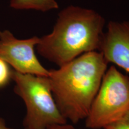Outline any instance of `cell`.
Wrapping results in <instances>:
<instances>
[{
    "label": "cell",
    "mask_w": 129,
    "mask_h": 129,
    "mask_svg": "<svg viewBox=\"0 0 129 129\" xmlns=\"http://www.w3.org/2000/svg\"><path fill=\"white\" fill-rule=\"evenodd\" d=\"M12 80L15 83L14 93L22 98L26 108L23 129H46L68 123L56 104L48 77L13 71Z\"/></svg>",
    "instance_id": "3957f363"
},
{
    "label": "cell",
    "mask_w": 129,
    "mask_h": 129,
    "mask_svg": "<svg viewBox=\"0 0 129 129\" xmlns=\"http://www.w3.org/2000/svg\"><path fill=\"white\" fill-rule=\"evenodd\" d=\"M46 129H77V128H75L73 125L67 123V124H64L53 125V126L48 127V128Z\"/></svg>",
    "instance_id": "30bf717a"
},
{
    "label": "cell",
    "mask_w": 129,
    "mask_h": 129,
    "mask_svg": "<svg viewBox=\"0 0 129 129\" xmlns=\"http://www.w3.org/2000/svg\"><path fill=\"white\" fill-rule=\"evenodd\" d=\"M108 63L99 51L82 54L57 69L49 70L51 92L67 121L85 120L98 92Z\"/></svg>",
    "instance_id": "6da1fadb"
},
{
    "label": "cell",
    "mask_w": 129,
    "mask_h": 129,
    "mask_svg": "<svg viewBox=\"0 0 129 129\" xmlns=\"http://www.w3.org/2000/svg\"><path fill=\"white\" fill-rule=\"evenodd\" d=\"M40 39L34 36L19 40L9 30L0 32V59L12 66L16 72L48 77L49 70L42 65L35 53L34 47Z\"/></svg>",
    "instance_id": "5b68a950"
},
{
    "label": "cell",
    "mask_w": 129,
    "mask_h": 129,
    "mask_svg": "<svg viewBox=\"0 0 129 129\" xmlns=\"http://www.w3.org/2000/svg\"><path fill=\"white\" fill-rule=\"evenodd\" d=\"M10 7L17 10H35L46 12L59 7L56 0H10Z\"/></svg>",
    "instance_id": "52a82bcc"
},
{
    "label": "cell",
    "mask_w": 129,
    "mask_h": 129,
    "mask_svg": "<svg viewBox=\"0 0 129 129\" xmlns=\"http://www.w3.org/2000/svg\"><path fill=\"white\" fill-rule=\"evenodd\" d=\"M0 129H13L8 127L5 120L3 118L0 117Z\"/></svg>",
    "instance_id": "8fae6325"
},
{
    "label": "cell",
    "mask_w": 129,
    "mask_h": 129,
    "mask_svg": "<svg viewBox=\"0 0 129 129\" xmlns=\"http://www.w3.org/2000/svg\"><path fill=\"white\" fill-rule=\"evenodd\" d=\"M13 71L10 69L9 64L0 59V88L5 87L12 80Z\"/></svg>",
    "instance_id": "ba28073f"
},
{
    "label": "cell",
    "mask_w": 129,
    "mask_h": 129,
    "mask_svg": "<svg viewBox=\"0 0 129 129\" xmlns=\"http://www.w3.org/2000/svg\"><path fill=\"white\" fill-rule=\"evenodd\" d=\"M129 110V77L112 66L106 70L91 104L85 126L104 129Z\"/></svg>",
    "instance_id": "277c9868"
},
{
    "label": "cell",
    "mask_w": 129,
    "mask_h": 129,
    "mask_svg": "<svg viewBox=\"0 0 129 129\" xmlns=\"http://www.w3.org/2000/svg\"><path fill=\"white\" fill-rule=\"evenodd\" d=\"M104 129H129V110L119 120L106 126Z\"/></svg>",
    "instance_id": "9c48e42d"
},
{
    "label": "cell",
    "mask_w": 129,
    "mask_h": 129,
    "mask_svg": "<svg viewBox=\"0 0 129 129\" xmlns=\"http://www.w3.org/2000/svg\"><path fill=\"white\" fill-rule=\"evenodd\" d=\"M105 21L91 9L71 6L58 14L52 32L40 38L41 56L62 67L82 54L99 51Z\"/></svg>",
    "instance_id": "7a4b0ae2"
},
{
    "label": "cell",
    "mask_w": 129,
    "mask_h": 129,
    "mask_svg": "<svg viewBox=\"0 0 129 129\" xmlns=\"http://www.w3.org/2000/svg\"><path fill=\"white\" fill-rule=\"evenodd\" d=\"M99 51L108 63L129 73V21L109 22Z\"/></svg>",
    "instance_id": "8992f818"
}]
</instances>
